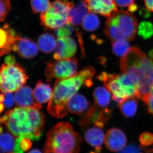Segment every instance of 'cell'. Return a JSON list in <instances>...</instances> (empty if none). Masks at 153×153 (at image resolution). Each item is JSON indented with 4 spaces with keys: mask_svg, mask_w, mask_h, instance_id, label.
<instances>
[{
    "mask_svg": "<svg viewBox=\"0 0 153 153\" xmlns=\"http://www.w3.org/2000/svg\"><path fill=\"white\" fill-rule=\"evenodd\" d=\"M95 70L92 66L85 67L74 76L55 81L52 98L47 107L52 116L61 118L68 114L67 103L82 86L90 87L93 84L92 77Z\"/></svg>",
    "mask_w": 153,
    "mask_h": 153,
    "instance_id": "obj_1",
    "label": "cell"
},
{
    "mask_svg": "<svg viewBox=\"0 0 153 153\" xmlns=\"http://www.w3.org/2000/svg\"><path fill=\"white\" fill-rule=\"evenodd\" d=\"M40 109L17 107L1 117V124L16 137L33 141L40 140L45 125V116Z\"/></svg>",
    "mask_w": 153,
    "mask_h": 153,
    "instance_id": "obj_2",
    "label": "cell"
},
{
    "mask_svg": "<svg viewBox=\"0 0 153 153\" xmlns=\"http://www.w3.org/2000/svg\"><path fill=\"white\" fill-rule=\"evenodd\" d=\"M123 73L133 74L138 79L136 97L143 100L149 94L153 85V58L137 47H131L120 60Z\"/></svg>",
    "mask_w": 153,
    "mask_h": 153,
    "instance_id": "obj_3",
    "label": "cell"
},
{
    "mask_svg": "<svg viewBox=\"0 0 153 153\" xmlns=\"http://www.w3.org/2000/svg\"><path fill=\"white\" fill-rule=\"evenodd\" d=\"M82 139L68 122L57 124L47 133L45 153H78Z\"/></svg>",
    "mask_w": 153,
    "mask_h": 153,
    "instance_id": "obj_4",
    "label": "cell"
},
{
    "mask_svg": "<svg viewBox=\"0 0 153 153\" xmlns=\"http://www.w3.org/2000/svg\"><path fill=\"white\" fill-rule=\"evenodd\" d=\"M138 27L137 20L133 14L121 10L108 18L104 33L111 42L117 40L131 41L135 38Z\"/></svg>",
    "mask_w": 153,
    "mask_h": 153,
    "instance_id": "obj_5",
    "label": "cell"
},
{
    "mask_svg": "<svg viewBox=\"0 0 153 153\" xmlns=\"http://www.w3.org/2000/svg\"><path fill=\"white\" fill-rule=\"evenodd\" d=\"M97 78L103 82L112 95L113 99L119 104L129 97H136L138 79L133 74L123 73L117 74L102 72Z\"/></svg>",
    "mask_w": 153,
    "mask_h": 153,
    "instance_id": "obj_6",
    "label": "cell"
},
{
    "mask_svg": "<svg viewBox=\"0 0 153 153\" xmlns=\"http://www.w3.org/2000/svg\"><path fill=\"white\" fill-rule=\"evenodd\" d=\"M28 76L25 68L18 63L11 65L4 63L0 71V84L2 93L16 92L24 86Z\"/></svg>",
    "mask_w": 153,
    "mask_h": 153,
    "instance_id": "obj_7",
    "label": "cell"
},
{
    "mask_svg": "<svg viewBox=\"0 0 153 153\" xmlns=\"http://www.w3.org/2000/svg\"><path fill=\"white\" fill-rule=\"evenodd\" d=\"M74 6L73 3L67 1L55 0L47 12L41 14V24L45 27L52 30L69 24L68 12Z\"/></svg>",
    "mask_w": 153,
    "mask_h": 153,
    "instance_id": "obj_8",
    "label": "cell"
},
{
    "mask_svg": "<svg viewBox=\"0 0 153 153\" xmlns=\"http://www.w3.org/2000/svg\"><path fill=\"white\" fill-rule=\"evenodd\" d=\"M78 63L76 58L63 60H52L47 63L45 70L47 81L50 82L54 78L66 79L78 73Z\"/></svg>",
    "mask_w": 153,
    "mask_h": 153,
    "instance_id": "obj_9",
    "label": "cell"
},
{
    "mask_svg": "<svg viewBox=\"0 0 153 153\" xmlns=\"http://www.w3.org/2000/svg\"><path fill=\"white\" fill-rule=\"evenodd\" d=\"M127 143L126 136L120 129L113 128L108 130L105 134V145L111 152H121L126 147Z\"/></svg>",
    "mask_w": 153,
    "mask_h": 153,
    "instance_id": "obj_10",
    "label": "cell"
},
{
    "mask_svg": "<svg viewBox=\"0 0 153 153\" xmlns=\"http://www.w3.org/2000/svg\"><path fill=\"white\" fill-rule=\"evenodd\" d=\"M76 43L73 38L70 37L58 38L53 57L57 60L72 58L76 53Z\"/></svg>",
    "mask_w": 153,
    "mask_h": 153,
    "instance_id": "obj_11",
    "label": "cell"
},
{
    "mask_svg": "<svg viewBox=\"0 0 153 153\" xmlns=\"http://www.w3.org/2000/svg\"><path fill=\"white\" fill-rule=\"evenodd\" d=\"M13 50L22 58L30 59L37 55L38 47L30 38H23L17 36Z\"/></svg>",
    "mask_w": 153,
    "mask_h": 153,
    "instance_id": "obj_12",
    "label": "cell"
},
{
    "mask_svg": "<svg viewBox=\"0 0 153 153\" xmlns=\"http://www.w3.org/2000/svg\"><path fill=\"white\" fill-rule=\"evenodd\" d=\"M91 12L109 18L118 11L114 0H83Z\"/></svg>",
    "mask_w": 153,
    "mask_h": 153,
    "instance_id": "obj_13",
    "label": "cell"
},
{
    "mask_svg": "<svg viewBox=\"0 0 153 153\" xmlns=\"http://www.w3.org/2000/svg\"><path fill=\"white\" fill-rule=\"evenodd\" d=\"M16 103L18 107L33 108L40 109L42 108L34 97L33 91L31 88L24 85L16 91L15 94Z\"/></svg>",
    "mask_w": 153,
    "mask_h": 153,
    "instance_id": "obj_14",
    "label": "cell"
},
{
    "mask_svg": "<svg viewBox=\"0 0 153 153\" xmlns=\"http://www.w3.org/2000/svg\"><path fill=\"white\" fill-rule=\"evenodd\" d=\"M102 128L94 126L88 128L84 134V138L86 142L90 146L95 148L97 153L101 152L102 146L105 143V135Z\"/></svg>",
    "mask_w": 153,
    "mask_h": 153,
    "instance_id": "obj_15",
    "label": "cell"
},
{
    "mask_svg": "<svg viewBox=\"0 0 153 153\" xmlns=\"http://www.w3.org/2000/svg\"><path fill=\"white\" fill-rule=\"evenodd\" d=\"M8 25H5L3 28H1L0 55L1 56L10 53L11 51L13 50V47L16 39L17 36H16L10 30H8Z\"/></svg>",
    "mask_w": 153,
    "mask_h": 153,
    "instance_id": "obj_16",
    "label": "cell"
},
{
    "mask_svg": "<svg viewBox=\"0 0 153 153\" xmlns=\"http://www.w3.org/2000/svg\"><path fill=\"white\" fill-rule=\"evenodd\" d=\"M90 12L84 1L79 2L76 6H73L69 10L68 14L69 24L76 26L81 25L85 16Z\"/></svg>",
    "mask_w": 153,
    "mask_h": 153,
    "instance_id": "obj_17",
    "label": "cell"
},
{
    "mask_svg": "<svg viewBox=\"0 0 153 153\" xmlns=\"http://www.w3.org/2000/svg\"><path fill=\"white\" fill-rule=\"evenodd\" d=\"M89 102L84 96L76 93L68 101L67 108L68 111L76 114L85 113L89 109Z\"/></svg>",
    "mask_w": 153,
    "mask_h": 153,
    "instance_id": "obj_18",
    "label": "cell"
},
{
    "mask_svg": "<svg viewBox=\"0 0 153 153\" xmlns=\"http://www.w3.org/2000/svg\"><path fill=\"white\" fill-rule=\"evenodd\" d=\"M53 89L49 84L38 80L33 90V94L36 101L40 104L47 103L52 98Z\"/></svg>",
    "mask_w": 153,
    "mask_h": 153,
    "instance_id": "obj_19",
    "label": "cell"
},
{
    "mask_svg": "<svg viewBox=\"0 0 153 153\" xmlns=\"http://www.w3.org/2000/svg\"><path fill=\"white\" fill-rule=\"evenodd\" d=\"M16 138L10 131H4L2 127L1 126L0 138L1 153H14Z\"/></svg>",
    "mask_w": 153,
    "mask_h": 153,
    "instance_id": "obj_20",
    "label": "cell"
},
{
    "mask_svg": "<svg viewBox=\"0 0 153 153\" xmlns=\"http://www.w3.org/2000/svg\"><path fill=\"white\" fill-rule=\"evenodd\" d=\"M93 97L96 105L102 108H106L110 103V92L106 87L97 86L93 92Z\"/></svg>",
    "mask_w": 153,
    "mask_h": 153,
    "instance_id": "obj_21",
    "label": "cell"
},
{
    "mask_svg": "<svg viewBox=\"0 0 153 153\" xmlns=\"http://www.w3.org/2000/svg\"><path fill=\"white\" fill-rule=\"evenodd\" d=\"M56 42L57 40L54 35L49 33H44L38 38V49L44 53H50L56 48Z\"/></svg>",
    "mask_w": 153,
    "mask_h": 153,
    "instance_id": "obj_22",
    "label": "cell"
},
{
    "mask_svg": "<svg viewBox=\"0 0 153 153\" xmlns=\"http://www.w3.org/2000/svg\"><path fill=\"white\" fill-rule=\"evenodd\" d=\"M137 99L135 97H129L119 104L123 115L127 118H131L135 115L138 105Z\"/></svg>",
    "mask_w": 153,
    "mask_h": 153,
    "instance_id": "obj_23",
    "label": "cell"
},
{
    "mask_svg": "<svg viewBox=\"0 0 153 153\" xmlns=\"http://www.w3.org/2000/svg\"><path fill=\"white\" fill-rule=\"evenodd\" d=\"M100 25V21L94 13L90 12L83 19L82 27L88 32H93L97 30Z\"/></svg>",
    "mask_w": 153,
    "mask_h": 153,
    "instance_id": "obj_24",
    "label": "cell"
},
{
    "mask_svg": "<svg viewBox=\"0 0 153 153\" xmlns=\"http://www.w3.org/2000/svg\"><path fill=\"white\" fill-rule=\"evenodd\" d=\"M130 44L126 40H117L112 42V51L116 56L124 57L130 50Z\"/></svg>",
    "mask_w": 153,
    "mask_h": 153,
    "instance_id": "obj_25",
    "label": "cell"
},
{
    "mask_svg": "<svg viewBox=\"0 0 153 153\" xmlns=\"http://www.w3.org/2000/svg\"><path fill=\"white\" fill-rule=\"evenodd\" d=\"M51 4L49 0H31L32 10L36 13L42 14L47 12Z\"/></svg>",
    "mask_w": 153,
    "mask_h": 153,
    "instance_id": "obj_26",
    "label": "cell"
},
{
    "mask_svg": "<svg viewBox=\"0 0 153 153\" xmlns=\"http://www.w3.org/2000/svg\"><path fill=\"white\" fill-rule=\"evenodd\" d=\"M138 33L141 38L144 39H149L153 36V25L149 22H143L138 27Z\"/></svg>",
    "mask_w": 153,
    "mask_h": 153,
    "instance_id": "obj_27",
    "label": "cell"
},
{
    "mask_svg": "<svg viewBox=\"0 0 153 153\" xmlns=\"http://www.w3.org/2000/svg\"><path fill=\"white\" fill-rule=\"evenodd\" d=\"M0 21L4 22L10 10L11 5L10 0H0Z\"/></svg>",
    "mask_w": 153,
    "mask_h": 153,
    "instance_id": "obj_28",
    "label": "cell"
},
{
    "mask_svg": "<svg viewBox=\"0 0 153 153\" xmlns=\"http://www.w3.org/2000/svg\"><path fill=\"white\" fill-rule=\"evenodd\" d=\"M55 30V35L58 38L69 37L73 32V28L69 24Z\"/></svg>",
    "mask_w": 153,
    "mask_h": 153,
    "instance_id": "obj_29",
    "label": "cell"
},
{
    "mask_svg": "<svg viewBox=\"0 0 153 153\" xmlns=\"http://www.w3.org/2000/svg\"><path fill=\"white\" fill-rule=\"evenodd\" d=\"M139 141L141 146L144 147L150 146L153 144V134L145 132L140 135Z\"/></svg>",
    "mask_w": 153,
    "mask_h": 153,
    "instance_id": "obj_30",
    "label": "cell"
},
{
    "mask_svg": "<svg viewBox=\"0 0 153 153\" xmlns=\"http://www.w3.org/2000/svg\"><path fill=\"white\" fill-rule=\"evenodd\" d=\"M3 93L4 94V100L2 103L4 105L5 107H12L14 105L15 102H16L15 95H13V94L11 92Z\"/></svg>",
    "mask_w": 153,
    "mask_h": 153,
    "instance_id": "obj_31",
    "label": "cell"
},
{
    "mask_svg": "<svg viewBox=\"0 0 153 153\" xmlns=\"http://www.w3.org/2000/svg\"><path fill=\"white\" fill-rule=\"evenodd\" d=\"M136 0H114L117 7H127L128 9L135 4L134 2Z\"/></svg>",
    "mask_w": 153,
    "mask_h": 153,
    "instance_id": "obj_32",
    "label": "cell"
},
{
    "mask_svg": "<svg viewBox=\"0 0 153 153\" xmlns=\"http://www.w3.org/2000/svg\"><path fill=\"white\" fill-rule=\"evenodd\" d=\"M143 101L146 105L148 113L153 116V96L149 94Z\"/></svg>",
    "mask_w": 153,
    "mask_h": 153,
    "instance_id": "obj_33",
    "label": "cell"
},
{
    "mask_svg": "<svg viewBox=\"0 0 153 153\" xmlns=\"http://www.w3.org/2000/svg\"><path fill=\"white\" fill-rule=\"evenodd\" d=\"M120 153H141L140 148H138L134 145H131L126 147Z\"/></svg>",
    "mask_w": 153,
    "mask_h": 153,
    "instance_id": "obj_34",
    "label": "cell"
},
{
    "mask_svg": "<svg viewBox=\"0 0 153 153\" xmlns=\"http://www.w3.org/2000/svg\"><path fill=\"white\" fill-rule=\"evenodd\" d=\"M145 7L150 12H153V0H143Z\"/></svg>",
    "mask_w": 153,
    "mask_h": 153,
    "instance_id": "obj_35",
    "label": "cell"
},
{
    "mask_svg": "<svg viewBox=\"0 0 153 153\" xmlns=\"http://www.w3.org/2000/svg\"><path fill=\"white\" fill-rule=\"evenodd\" d=\"M16 63V58L13 55H8L5 58V63L7 65L15 64Z\"/></svg>",
    "mask_w": 153,
    "mask_h": 153,
    "instance_id": "obj_36",
    "label": "cell"
},
{
    "mask_svg": "<svg viewBox=\"0 0 153 153\" xmlns=\"http://www.w3.org/2000/svg\"><path fill=\"white\" fill-rule=\"evenodd\" d=\"M141 150V153H153V148L152 149H147L146 147L143 146H140V147Z\"/></svg>",
    "mask_w": 153,
    "mask_h": 153,
    "instance_id": "obj_37",
    "label": "cell"
},
{
    "mask_svg": "<svg viewBox=\"0 0 153 153\" xmlns=\"http://www.w3.org/2000/svg\"><path fill=\"white\" fill-rule=\"evenodd\" d=\"M28 153H42L41 151L38 149H34L30 151Z\"/></svg>",
    "mask_w": 153,
    "mask_h": 153,
    "instance_id": "obj_38",
    "label": "cell"
},
{
    "mask_svg": "<svg viewBox=\"0 0 153 153\" xmlns=\"http://www.w3.org/2000/svg\"><path fill=\"white\" fill-rule=\"evenodd\" d=\"M1 106V108H0V109H1V112H2L3 111H4V108L5 106L2 102H1V106Z\"/></svg>",
    "mask_w": 153,
    "mask_h": 153,
    "instance_id": "obj_39",
    "label": "cell"
},
{
    "mask_svg": "<svg viewBox=\"0 0 153 153\" xmlns=\"http://www.w3.org/2000/svg\"><path fill=\"white\" fill-rule=\"evenodd\" d=\"M149 94V95L153 96V85L152 87V88H151Z\"/></svg>",
    "mask_w": 153,
    "mask_h": 153,
    "instance_id": "obj_40",
    "label": "cell"
},
{
    "mask_svg": "<svg viewBox=\"0 0 153 153\" xmlns=\"http://www.w3.org/2000/svg\"><path fill=\"white\" fill-rule=\"evenodd\" d=\"M89 153H96L95 152H91Z\"/></svg>",
    "mask_w": 153,
    "mask_h": 153,
    "instance_id": "obj_41",
    "label": "cell"
},
{
    "mask_svg": "<svg viewBox=\"0 0 153 153\" xmlns=\"http://www.w3.org/2000/svg\"></svg>",
    "mask_w": 153,
    "mask_h": 153,
    "instance_id": "obj_42",
    "label": "cell"
}]
</instances>
